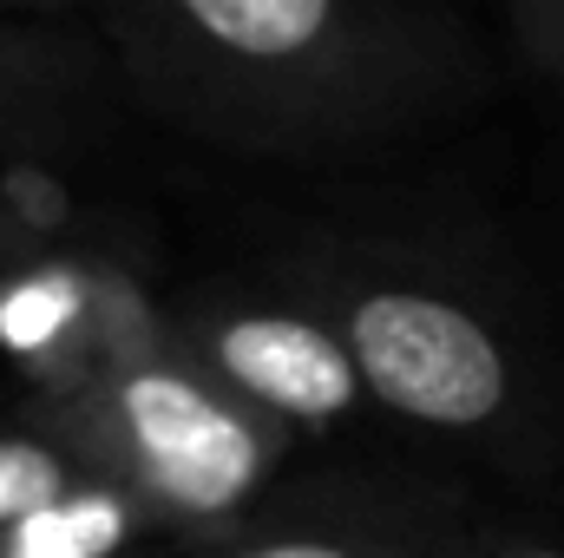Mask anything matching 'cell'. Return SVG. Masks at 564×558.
<instances>
[{
	"mask_svg": "<svg viewBox=\"0 0 564 558\" xmlns=\"http://www.w3.org/2000/svg\"><path fill=\"white\" fill-rule=\"evenodd\" d=\"M66 486V460L40 440H0V533H13L20 519H33L40 506H53Z\"/></svg>",
	"mask_w": 564,
	"mask_h": 558,
	"instance_id": "6",
	"label": "cell"
},
{
	"mask_svg": "<svg viewBox=\"0 0 564 558\" xmlns=\"http://www.w3.org/2000/svg\"><path fill=\"white\" fill-rule=\"evenodd\" d=\"M243 558H355V552L322 546V539H276V546H257V552H243Z\"/></svg>",
	"mask_w": 564,
	"mask_h": 558,
	"instance_id": "7",
	"label": "cell"
},
{
	"mask_svg": "<svg viewBox=\"0 0 564 558\" xmlns=\"http://www.w3.org/2000/svg\"><path fill=\"white\" fill-rule=\"evenodd\" d=\"M348 355L361 388L426 427H479L506 408L512 368L486 322L426 289H375L348 309Z\"/></svg>",
	"mask_w": 564,
	"mask_h": 558,
	"instance_id": "1",
	"label": "cell"
},
{
	"mask_svg": "<svg viewBox=\"0 0 564 558\" xmlns=\"http://www.w3.org/2000/svg\"><path fill=\"white\" fill-rule=\"evenodd\" d=\"M177 7L204 40H217L237 60H302L335 20V0H177Z\"/></svg>",
	"mask_w": 564,
	"mask_h": 558,
	"instance_id": "4",
	"label": "cell"
},
{
	"mask_svg": "<svg viewBox=\"0 0 564 558\" xmlns=\"http://www.w3.org/2000/svg\"><path fill=\"white\" fill-rule=\"evenodd\" d=\"M519 558H558V552H519Z\"/></svg>",
	"mask_w": 564,
	"mask_h": 558,
	"instance_id": "8",
	"label": "cell"
},
{
	"mask_svg": "<svg viewBox=\"0 0 564 558\" xmlns=\"http://www.w3.org/2000/svg\"><path fill=\"white\" fill-rule=\"evenodd\" d=\"M119 433L139 480L177 513H230L270 466L250 420L171 368L119 382Z\"/></svg>",
	"mask_w": 564,
	"mask_h": 558,
	"instance_id": "2",
	"label": "cell"
},
{
	"mask_svg": "<svg viewBox=\"0 0 564 558\" xmlns=\"http://www.w3.org/2000/svg\"><path fill=\"white\" fill-rule=\"evenodd\" d=\"M217 362L224 375L295 420H335L361 401V368L348 355V342H335L328 329L302 322V315H243L217 335Z\"/></svg>",
	"mask_w": 564,
	"mask_h": 558,
	"instance_id": "3",
	"label": "cell"
},
{
	"mask_svg": "<svg viewBox=\"0 0 564 558\" xmlns=\"http://www.w3.org/2000/svg\"><path fill=\"white\" fill-rule=\"evenodd\" d=\"M132 533V506L112 486H73L13 533H0V558H112Z\"/></svg>",
	"mask_w": 564,
	"mask_h": 558,
	"instance_id": "5",
	"label": "cell"
}]
</instances>
